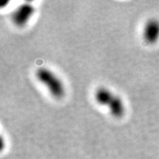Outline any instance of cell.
<instances>
[{
  "instance_id": "4",
  "label": "cell",
  "mask_w": 159,
  "mask_h": 159,
  "mask_svg": "<svg viewBox=\"0 0 159 159\" xmlns=\"http://www.w3.org/2000/svg\"><path fill=\"white\" fill-rule=\"evenodd\" d=\"M107 107L110 111L111 114L116 118L122 116L125 113V105L122 99L115 94L111 98Z\"/></svg>"
},
{
  "instance_id": "3",
  "label": "cell",
  "mask_w": 159,
  "mask_h": 159,
  "mask_svg": "<svg viewBox=\"0 0 159 159\" xmlns=\"http://www.w3.org/2000/svg\"><path fill=\"white\" fill-rule=\"evenodd\" d=\"M143 37L149 44H154L159 40V20L150 19L147 21L143 31Z\"/></svg>"
},
{
  "instance_id": "1",
  "label": "cell",
  "mask_w": 159,
  "mask_h": 159,
  "mask_svg": "<svg viewBox=\"0 0 159 159\" xmlns=\"http://www.w3.org/2000/svg\"><path fill=\"white\" fill-rule=\"evenodd\" d=\"M37 79L47 87L51 95L60 99L65 93L64 85L62 81L52 71L46 68H39L36 71Z\"/></svg>"
},
{
  "instance_id": "2",
  "label": "cell",
  "mask_w": 159,
  "mask_h": 159,
  "mask_svg": "<svg viewBox=\"0 0 159 159\" xmlns=\"http://www.w3.org/2000/svg\"><path fill=\"white\" fill-rule=\"evenodd\" d=\"M35 8L30 3H25L17 7L12 16L13 23L18 27H23L28 22L32 16L33 15Z\"/></svg>"
},
{
  "instance_id": "5",
  "label": "cell",
  "mask_w": 159,
  "mask_h": 159,
  "mask_svg": "<svg viewBox=\"0 0 159 159\" xmlns=\"http://www.w3.org/2000/svg\"><path fill=\"white\" fill-rule=\"evenodd\" d=\"M113 96H114V94L110 90L103 87L97 89L94 95L97 103L102 106H108Z\"/></svg>"
}]
</instances>
